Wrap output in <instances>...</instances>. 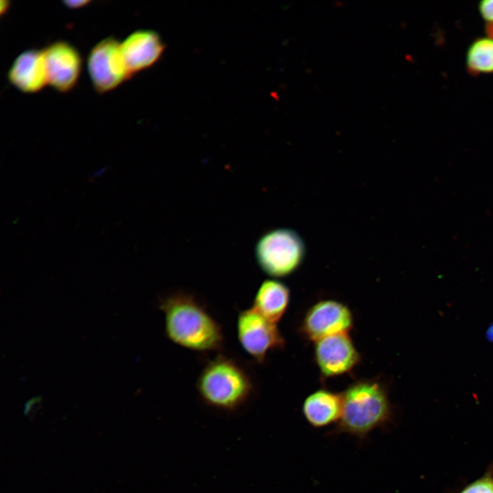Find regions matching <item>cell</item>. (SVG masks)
<instances>
[{
	"label": "cell",
	"instance_id": "6da1fadb",
	"mask_svg": "<svg viewBox=\"0 0 493 493\" xmlns=\"http://www.w3.org/2000/svg\"><path fill=\"white\" fill-rule=\"evenodd\" d=\"M159 308L164 315L165 334L175 344L201 353L223 349V327L195 294L170 292L160 299Z\"/></svg>",
	"mask_w": 493,
	"mask_h": 493
},
{
	"label": "cell",
	"instance_id": "7a4b0ae2",
	"mask_svg": "<svg viewBox=\"0 0 493 493\" xmlns=\"http://www.w3.org/2000/svg\"><path fill=\"white\" fill-rule=\"evenodd\" d=\"M196 389L209 406L233 411L251 398L256 383L250 370L241 362L218 353L205 364L198 376Z\"/></svg>",
	"mask_w": 493,
	"mask_h": 493
},
{
	"label": "cell",
	"instance_id": "3957f363",
	"mask_svg": "<svg viewBox=\"0 0 493 493\" xmlns=\"http://www.w3.org/2000/svg\"><path fill=\"white\" fill-rule=\"evenodd\" d=\"M342 411L336 426L337 433L364 438L391 418L388 390L377 379L357 380L342 392Z\"/></svg>",
	"mask_w": 493,
	"mask_h": 493
},
{
	"label": "cell",
	"instance_id": "277c9868",
	"mask_svg": "<svg viewBox=\"0 0 493 493\" xmlns=\"http://www.w3.org/2000/svg\"><path fill=\"white\" fill-rule=\"evenodd\" d=\"M255 257L261 270L266 275L281 278L295 272L306 254L305 242L299 233L290 228L268 231L255 246Z\"/></svg>",
	"mask_w": 493,
	"mask_h": 493
},
{
	"label": "cell",
	"instance_id": "5b68a950",
	"mask_svg": "<svg viewBox=\"0 0 493 493\" xmlns=\"http://www.w3.org/2000/svg\"><path fill=\"white\" fill-rule=\"evenodd\" d=\"M88 75L94 90L105 94L118 88L131 77L127 66L121 42L109 36L90 49L87 58Z\"/></svg>",
	"mask_w": 493,
	"mask_h": 493
},
{
	"label": "cell",
	"instance_id": "8992f818",
	"mask_svg": "<svg viewBox=\"0 0 493 493\" xmlns=\"http://www.w3.org/2000/svg\"><path fill=\"white\" fill-rule=\"evenodd\" d=\"M236 334L244 351L259 364L265 362L269 352L285 346V339L277 324L253 307L238 312Z\"/></svg>",
	"mask_w": 493,
	"mask_h": 493
},
{
	"label": "cell",
	"instance_id": "52a82bcc",
	"mask_svg": "<svg viewBox=\"0 0 493 493\" xmlns=\"http://www.w3.org/2000/svg\"><path fill=\"white\" fill-rule=\"evenodd\" d=\"M353 325V316L349 307L328 299L317 302L308 309L301 331L307 340L316 342L326 337L349 333Z\"/></svg>",
	"mask_w": 493,
	"mask_h": 493
},
{
	"label": "cell",
	"instance_id": "ba28073f",
	"mask_svg": "<svg viewBox=\"0 0 493 493\" xmlns=\"http://www.w3.org/2000/svg\"><path fill=\"white\" fill-rule=\"evenodd\" d=\"M48 84L61 93L75 88L82 70L79 51L71 42L59 40L43 49Z\"/></svg>",
	"mask_w": 493,
	"mask_h": 493
},
{
	"label": "cell",
	"instance_id": "9c48e42d",
	"mask_svg": "<svg viewBox=\"0 0 493 493\" xmlns=\"http://www.w3.org/2000/svg\"><path fill=\"white\" fill-rule=\"evenodd\" d=\"M314 358L325 377L349 372L361 359L349 333L337 334L315 342Z\"/></svg>",
	"mask_w": 493,
	"mask_h": 493
},
{
	"label": "cell",
	"instance_id": "30bf717a",
	"mask_svg": "<svg viewBox=\"0 0 493 493\" xmlns=\"http://www.w3.org/2000/svg\"><path fill=\"white\" fill-rule=\"evenodd\" d=\"M10 83L23 93L34 94L48 84L43 49H29L13 61L8 72Z\"/></svg>",
	"mask_w": 493,
	"mask_h": 493
},
{
	"label": "cell",
	"instance_id": "8fae6325",
	"mask_svg": "<svg viewBox=\"0 0 493 493\" xmlns=\"http://www.w3.org/2000/svg\"><path fill=\"white\" fill-rule=\"evenodd\" d=\"M121 49L128 70L133 76L153 66L162 55L164 45L155 31L138 29L121 42Z\"/></svg>",
	"mask_w": 493,
	"mask_h": 493
},
{
	"label": "cell",
	"instance_id": "7c38bea8",
	"mask_svg": "<svg viewBox=\"0 0 493 493\" xmlns=\"http://www.w3.org/2000/svg\"><path fill=\"white\" fill-rule=\"evenodd\" d=\"M302 411L306 420L316 428L338 422L342 411V393L319 389L306 397Z\"/></svg>",
	"mask_w": 493,
	"mask_h": 493
},
{
	"label": "cell",
	"instance_id": "4fadbf2b",
	"mask_svg": "<svg viewBox=\"0 0 493 493\" xmlns=\"http://www.w3.org/2000/svg\"><path fill=\"white\" fill-rule=\"evenodd\" d=\"M290 290L282 281L266 279L259 286L252 307L271 322L277 324L289 305Z\"/></svg>",
	"mask_w": 493,
	"mask_h": 493
},
{
	"label": "cell",
	"instance_id": "5bb4252c",
	"mask_svg": "<svg viewBox=\"0 0 493 493\" xmlns=\"http://www.w3.org/2000/svg\"><path fill=\"white\" fill-rule=\"evenodd\" d=\"M466 67L472 76L493 74V37L479 36L468 45Z\"/></svg>",
	"mask_w": 493,
	"mask_h": 493
},
{
	"label": "cell",
	"instance_id": "9a60e30c",
	"mask_svg": "<svg viewBox=\"0 0 493 493\" xmlns=\"http://www.w3.org/2000/svg\"><path fill=\"white\" fill-rule=\"evenodd\" d=\"M457 493H493V463L481 477L468 483Z\"/></svg>",
	"mask_w": 493,
	"mask_h": 493
},
{
	"label": "cell",
	"instance_id": "2e32d148",
	"mask_svg": "<svg viewBox=\"0 0 493 493\" xmlns=\"http://www.w3.org/2000/svg\"><path fill=\"white\" fill-rule=\"evenodd\" d=\"M477 8L484 22L486 35L493 37V0L479 1Z\"/></svg>",
	"mask_w": 493,
	"mask_h": 493
},
{
	"label": "cell",
	"instance_id": "e0dca14e",
	"mask_svg": "<svg viewBox=\"0 0 493 493\" xmlns=\"http://www.w3.org/2000/svg\"><path fill=\"white\" fill-rule=\"evenodd\" d=\"M63 3L64 5L67 8H69L71 9H77L88 5L89 3H90V1H64Z\"/></svg>",
	"mask_w": 493,
	"mask_h": 493
},
{
	"label": "cell",
	"instance_id": "ac0fdd59",
	"mask_svg": "<svg viewBox=\"0 0 493 493\" xmlns=\"http://www.w3.org/2000/svg\"><path fill=\"white\" fill-rule=\"evenodd\" d=\"M485 336L489 342L493 343V323L487 327Z\"/></svg>",
	"mask_w": 493,
	"mask_h": 493
},
{
	"label": "cell",
	"instance_id": "d6986e66",
	"mask_svg": "<svg viewBox=\"0 0 493 493\" xmlns=\"http://www.w3.org/2000/svg\"><path fill=\"white\" fill-rule=\"evenodd\" d=\"M10 3L8 1H1L0 5V13L3 14L5 13L10 8Z\"/></svg>",
	"mask_w": 493,
	"mask_h": 493
},
{
	"label": "cell",
	"instance_id": "ffe728a7",
	"mask_svg": "<svg viewBox=\"0 0 493 493\" xmlns=\"http://www.w3.org/2000/svg\"><path fill=\"white\" fill-rule=\"evenodd\" d=\"M105 168H103V169H101V170H99L96 171V172L94 173L93 177H98V176H99L101 173H103V172H105Z\"/></svg>",
	"mask_w": 493,
	"mask_h": 493
}]
</instances>
